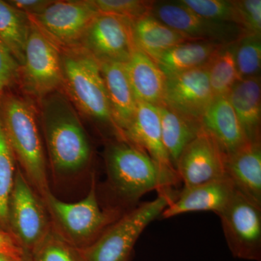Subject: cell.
<instances>
[{
    "instance_id": "obj_29",
    "label": "cell",
    "mask_w": 261,
    "mask_h": 261,
    "mask_svg": "<svg viewBox=\"0 0 261 261\" xmlns=\"http://www.w3.org/2000/svg\"><path fill=\"white\" fill-rule=\"evenodd\" d=\"M30 256L32 261H87L83 250L67 243L51 227Z\"/></svg>"
},
{
    "instance_id": "obj_6",
    "label": "cell",
    "mask_w": 261,
    "mask_h": 261,
    "mask_svg": "<svg viewBox=\"0 0 261 261\" xmlns=\"http://www.w3.org/2000/svg\"><path fill=\"white\" fill-rule=\"evenodd\" d=\"M174 192H161L154 200L126 211L97 241L83 250L87 261H130L140 235L176 198Z\"/></svg>"
},
{
    "instance_id": "obj_8",
    "label": "cell",
    "mask_w": 261,
    "mask_h": 261,
    "mask_svg": "<svg viewBox=\"0 0 261 261\" xmlns=\"http://www.w3.org/2000/svg\"><path fill=\"white\" fill-rule=\"evenodd\" d=\"M9 231L25 253L32 255L51 229V223L42 199L37 195L20 168L15 171L8 210Z\"/></svg>"
},
{
    "instance_id": "obj_2",
    "label": "cell",
    "mask_w": 261,
    "mask_h": 261,
    "mask_svg": "<svg viewBox=\"0 0 261 261\" xmlns=\"http://www.w3.org/2000/svg\"><path fill=\"white\" fill-rule=\"evenodd\" d=\"M0 122L20 170L43 200L51 190L37 108L29 99L5 91L0 94Z\"/></svg>"
},
{
    "instance_id": "obj_36",
    "label": "cell",
    "mask_w": 261,
    "mask_h": 261,
    "mask_svg": "<svg viewBox=\"0 0 261 261\" xmlns=\"http://www.w3.org/2000/svg\"><path fill=\"white\" fill-rule=\"evenodd\" d=\"M0 261H15L11 257L7 256V255L0 254Z\"/></svg>"
},
{
    "instance_id": "obj_7",
    "label": "cell",
    "mask_w": 261,
    "mask_h": 261,
    "mask_svg": "<svg viewBox=\"0 0 261 261\" xmlns=\"http://www.w3.org/2000/svg\"><path fill=\"white\" fill-rule=\"evenodd\" d=\"M18 83L38 101L63 87L61 49L32 21Z\"/></svg>"
},
{
    "instance_id": "obj_13",
    "label": "cell",
    "mask_w": 261,
    "mask_h": 261,
    "mask_svg": "<svg viewBox=\"0 0 261 261\" xmlns=\"http://www.w3.org/2000/svg\"><path fill=\"white\" fill-rule=\"evenodd\" d=\"M225 159L216 141L202 129L180 154L175 169L184 187L195 186L226 177Z\"/></svg>"
},
{
    "instance_id": "obj_1",
    "label": "cell",
    "mask_w": 261,
    "mask_h": 261,
    "mask_svg": "<svg viewBox=\"0 0 261 261\" xmlns=\"http://www.w3.org/2000/svg\"><path fill=\"white\" fill-rule=\"evenodd\" d=\"M39 102V124L53 173L70 176L85 170L92 149L74 106L62 90Z\"/></svg>"
},
{
    "instance_id": "obj_14",
    "label": "cell",
    "mask_w": 261,
    "mask_h": 261,
    "mask_svg": "<svg viewBox=\"0 0 261 261\" xmlns=\"http://www.w3.org/2000/svg\"><path fill=\"white\" fill-rule=\"evenodd\" d=\"M207 65L167 78L164 103L173 111L201 122L214 99Z\"/></svg>"
},
{
    "instance_id": "obj_22",
    "label": "cell",
    "mask_w": 261,
    "mask_h": 261,
    "mask_svg": "<svg viewBox=\"0 0 261 261\" xmlns=\"http://www.w3.org/2000/svg\"><path fill=\"white\" fill-rule=\"evenodd\" d=\"M136 47L153 61L164 51L192 40L149 14L130 21Z\"/></svg>"
},
{
    "instance_id": "obj_25",
    "label": "cell",
    "mask_w": 261,
    "mask_h": 261,
    "mask_svg": "<svg viewBox=\"0 0 261 261\" xmlns=\"http://www.w3.org/2000/svg\"><path fill=\"white\" fill-rule=\"evenodd\" d=\"M32 20L28 15L0 0V40L8 48L20 67L23 64L25 47Z\"/></svg>"
},
{
    "instance_id": "obj_11",
    "label": "cell",
    "mask_w": 261,
    "mask_h": 261,
    "mask_svg": "<svg viewBox=\"0 0 261 261\" xmlns=\"http://www.w3.org/2000/svg\"><path fill=\"white\" fill-rule=\"evenodd\" d=\"M151 15L193 41L227 45L238 42L245 34L236 24L207 20L195 14L178 1H154Z\"/></svg>"
},
{
    "instance_id": "obj_16",
    "label": "cell",
    "mask_w": 261,
    "mask_h": 261,
    "mask_svg": "<svg viewBox=\"0 0 261 261\" xmlns=\"http://www.w3.org/2000/svg\"><path fill=\"white\" fill-rule=\"evenodd\" d=\"M234 192V187L227 177L184 187L175 200L163 211L161 218L169 219L198 211H213L218 215L227 205Z\"/></svg>"
},
{
    "instance_id": "obj_24",
    "label": "cell",
    "mask_w": 261,
    "mask_h": 261,
    "mask_svg": "<svg viewBox=\"0 0 261 261\" xmlns=\"http://www.w3.org/2000/svg\"><path fill=\"white\" fill-rule=\"evenodd\" d=\"M159 110L163 145L175 168L184 149L202 132V124L200 121L176 113L166 105L159 106Z\"/></svg>"
},
{
    "instance_id": "obj_30",
    "label": "cell",
    "mask_w": 261,
    "mask_h": 261,
    "mask_svg": "<svg viewBox=\"0 0 261 261\" xmlns=\"http://www.w3.org/2000/svg\"><path fill=\"white\" fill-rule=\"evenodd\" d=\"M180 4L199 16L219 22L238 25L236 3L231 0H179Z\"/></svg>"
},
{
    "instance_id": "obj_21",
    "label": "cell",
    "mask_w": 261,
    "mask_h": 261,
    "mask_svg": "<svg viewBox=\"0 0 261 261\" xmlns=\"http://www.w3.org/2000/svg\"><path fill=\"white\" fill-rule=\"evenodd\" d=\"M261 91L260 77L238 81L228 95L233 111L252 142H260Z\"/></svg>"
},
{
    "instance_id": "obj_37",
    "label": "cell",
    "mask_w": 261,
    "mask_h": 261,
    "mask_svg": "<svg viewBox=\"0 0 261 261\" xmlns=\"http://www.w3.org/2000/svg\"><path fill=\"white\" fill-rule=\"evenodd\" d=\"M23 261H32L31 260V256L29 254L27 253V255H25V259H24Z\"/></svg>"
},
{
    "instance_id": "obj_19",
    "label": "cell",
    "mask_w": 261,
    "mask_h": 261,
    "mask_svg": "<svg viewBox=\"0 0 261 261\" xmlns=\"http://www.w3.org/2000/svg\"><path fill=\"white\" fill-rule=\"evenodd\" d=\"M202 129L217 142L225 155L247 142L246 135L227 97H215L201 119Z\"/></svg>"
},
{
    "instance_id": "obj_23",
    "label": "cell",
    "mask_w": 261,
    "mask_h": 261,
    "mask_svg": "<svg viewBox=\"0 0 261 261\" xmlns=\"http://www.w3.org/2000/svg\"><path fill=\"white\" fill-rule=\"evenodd\" d=\"M222 46L205 41H189L164 51L154 61L169 78L205 66Z\"/></svg>"
},
{
    "instance_id": "obj_26",
    "label": "cell",
    "mask_w": 261,
    "mask_h": 261,
    "mask_svg": "<svg viewBox=\"0 0 261 261\" xmlns=\"http://www.w3.org/2000/svg\"><path fill=\"white\" fill-rule=\"evenodd\" d=\"M236 43L222 46L207 64L214 97H228L233 86L240 81L235 61Z\"/></svg>"
},
{
    "instance_id": "obj_10",
    "label": "cell",
    "mask_w": 261,
    "mask_h": 261,
    "mask_svg": "<svg viewBox=\"0 0 261 261\" xmlns=\"http://www.w3.org/2000/svg\"><path fill=\"white\" fill-rule=\"evenodd\" d=\"M99 13L92 0L53 1L33 23L60 49L80 47L84 33Z\"/></svg>"
},
{
    "instance_id": "obj_17",
    "label": "cell",
    "mask_w": 261,
    "mask_h": 261,
    "mask_svg": "<svg viewBox=\"0 0 261 261\" xmlns=\"http://www.w3.org/2000/svg\"><path fill=\"white\" fill-rule=\"evenodd\" d=\"M225 171L235 190L261 207L260 142H248L226 155Z\"/></svg>"
},
{
    "instance_id": "obj_9",
    "label": "cell",
    "mask_w": 261,
    "mask_h": 261,
    "mask_svg": "<svg viewBox=\"0 0 261 261\" xmlns=\"http://www.w3.org/2000/svg\"><path fill=\"white\" fill-rule=\"evenodd\" d=\"M233 257L261 261V207L235 190L226 207L218 214Z\"/></svg>"
},
{
    "instance_id": "obj_5",
    "label": "cell",
    "mask_w": 261,
    "mask_h": 261,
    "mask_svg": "<svg viewBox=\"0 0 261 261\" xmlns=\"http://www.w3.org/2000/svg\"><path fill=\"white\" fill-rule=\"evenodd\" d=\"M51 227L62 239L77 248L85 250L97 241L106 230L124 214L115 209H101L98 203L95 177L92 175L87 197L68 203L49 192L43 199Z\"/></svg>"
},
{
    "instance_id": "obj_34",
    "label": "cell",
    "mask_w": 261,
    "mask_h": 261,
    "mask_svg": "<svg viewBox=\"0 0 261 261\" xmlns=\"http://www.w3.org/2000/svg\"><path fill=\"white\" fill-rule=\"evenodd\" d=\"M0 254L11 257L15 261H23L25 250L18 240L9 231L0 229Z\"/></svg>"
},
{
    "instance_id": "obj_28",
    "label": "cell",
    "mask_w": 261,
    "mask_h": 261,
    "mask_svg": "<svg viewBox=\"0 0 261 261\" xmlns=\"http://www.w3.org/2000/svg\"><path fill=\"white\" fill-rule=\"evenodd\" d=\"M235 61L240 80L259 76L261 68V35L244 34L236 43Z\"/></svg>"
},
{
    "instance_id": "obj_12",
    "label": "cell",
    "mask_w": 261,
    "mask_h": 261,
    "mask_svg": "<svg viewBox=\"0 0 261 261\" xmlns=\"http://www.w3.org/2000/svg\"><path fill=\"white\" fill-rule=\"evenodd\" d=\"M80 47L99 63H126L136 48L130 20L98 13L84 33Z\"/></svg>"
},
{
    "instance_id": "obj_27",
    "label": "cell",
    "mask_w": 261,
    "mask_h": 261,
    "mask_svg": "<svg viewBox=\"0 0 261 261\" xmlns=\"http://www.w3.org/2000/svg\"><path fill=\"white\" fill-rule=\"evenodd\" d=\"M16 163L0 122V229L5 231H9L8 210L14 185Z\"/></svg>"
},
{
    "instance_id": "obj_33",
    "label": "cell",
    "mask_w": 261,
    "mask_h": 261,
    "mask_svg": "<svg viewBox=\"0 0 261 261\" xmlns=\"http://www.w3.org/2000/svg\"><path fill=\"white\" fill-rule=\"evenodd\" d=\"M20 65L0 40V94L18 83Z\"/></svg>"
},
{
    "instance_id": "obj_15",
    "label": "cell",
    "mask_w": 261,
    "mask_h": 261,
    "mask_svg": "<svg viewBox=\"0 0 261 261\" xmlns=\"http://www.w3.org/2000/svg\"><path fill=\"white\" fill-rule=\"evenodd\" d=\"M123 138L148 154L168 176L179 180L163 145L159 107L137 102L133 121L123 133Z\"/></svg>"
},
{
    "instance_id": "obj_4",
    "label": "cell",
    "mask_w": 261,
    "mask_h": 261,
    "mask_svg": "<svg viewBox=\"0 0 261 261\" xmlns=\"http://www.w3.org/2000/svg\"><path fill=\"white\" fill-rule=\"evenodd\" d=\"M61 62L62 89L75 109L94 123L112 128L122 140L113 121L99 62L81 47L61 49Z\"/></svg>"
},
{
    "instance_id": "obj_20",
    "label": "cell",
    "mask_w": 261,
    "mask_h": 261,
    "mask_svg": "<svg viewBox=\"0 0 261 261\" xmlns=\"http://www.w3.org/2000/svg\"><path fill=\"white\" fill-rule=\"evenodd\" d=\"M107 89L113 121L122 140L123 133L135 117L137 102L127 78L124 63L117 62L99 63Z\"/></svg>"
},
{
    "instance_id": "obj_3",
    "label": "cell",
    "mask_w": 261,
    "mask_h": 261,
    "mask_svg": "<svg viewBox=\"0 0 261 261\" xmlns=\"http://www.w3.org/2000/svg\"><path fill=\"white\" fill-rule=\"evenodd\" d=\"M107 185L117 203L128 211L138 205L145 194L173 191L177 184L140 149L127 141L117 140L105 152Z\"/></svg>"
},
{
    "instance_id": "obj_18",
    "label": "cell",
    "mask_w": 261,
    "mask_h": 261,
    "mask_svg": "<svg viewBox=\"0 0 261 261\" xmlns=\"http://www.w3.org/2000/svg\"><path fill=\"white\" fill-rule=\"evenodd\" d=\"M124 68L137 102L165 105L167 77L150 57L136 47Z\"/></svg>"
},
{
    "instance_id": "obj_35",
    "label": "cell",
    "mask_w": 261,
    "mask_h": 261,
    "mask_svg": "<svg viewBox=\"0 0 261 261\" xmlns=\"http://www.w3.org/2000/svg\"><path fill=\"white\" fill-rule=\"evenodd\" d=\"M7 2L29 16H34L42 13L53 0H8Z\"/></svg>"
},
{
    "instance_id": "obj_32",
    "label": "cell",
    "mask_w": 261,
    "mask_h": 261,
    "mask_svg": "<svg viewBox=\"0 0 261 261\" xmlns=\"http://www.w3.org/2000/svg\"><path fill=\"white\" fill-rule=\"evenodd\" d=\"M238 25L245 34L261 35L260 0H238Z\"/></svg>"
},
{
    "instance_id": "obj_31",
    "label": "cell",
    "mask_w": 261,
    "mask_h": 261,
    "mask_svg": "<svg viewBox=\"0 0 261 261\" xmlns=\"http://www.w3.org/2000/svg\"><path fill=\"white\" fill-rule=\"evenodd\" d=\"M99 13L137 20L151 14L154 1L144 0H92Z\"/></svg>"
}]
</instances>
